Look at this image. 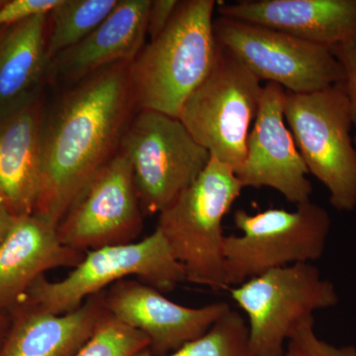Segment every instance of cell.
I'll return each instance as SVG.
<instances>
[{"instance_id": "cell-7", "label": "cell", "mask_w": 356, "mask_h": 356, "mask_svg": "<svg viewBox=\"0 0 356 356\" xmlns=\"http://www.w3.org/2000/svg\"><path fill=\"white\" fill-rule=\"evenodd\" d=\"M262 89L261 81L240 58L217 42L212 69L187 98L178 119L211 156L236 172L245 159Z\"/></svg>"}, {"instance_id": "cell-16", "label": "cell", "mask_w": 356, "mask_h": 356, "mask_svg": "<svg viewBox=\"0 0 356 356\" xmlns=\"http://www.w3.org/2000/svg\"><path fill=\"white\" fill-rule=\"evenodd\" d=\"M43 96L0 115V202L14 218L35 213L42 175Z\"/></svg>"}, {"instance_id": "cell-29", "label": "cell", "mask_w": 356, "mask_h": 356, "mask_svg": "<svg viewBox=\"0 0 356 356\" xmlns=\"http://www.w3.org/2000/svg\"><path fill=\"white\" fill-rule=\"evenodd\" d=\"M6 28H4V29H0V38H1L2 34H3L4 30H6Z\"/></svg>"}, {"instance_id": "cell-6", "label": "cell", "mask_w": 356, "mask_h": 356, "mask_svg": "<svg viewBox=\"0 0 356 356\" xmlns=\"http://www.w3.org/2000/svg\"><path fill=\"white\" fill-rule=\"evenodd\" d=\"M285 121L309 175L339 212L356 208V147L350 102L343 83L310 93L286 91Z\"/></svg>"}, {"instance_id": "cell-18", "label": "cell", "mask_w": 356, "mask_h": 356, "mask_svg": "<svg viewBox=\"0 0 356 356\" xmlns=\"http://www.w3.org/2000/svg\"><path fill=\"white\" fill-rule=\"evenodd\" d=\"M104 291L64 315L21 304L9 313L10 327L0 346V356H74L106 313Z\"/></svg>"}, {"instance_id": "cell-4", "label": "cell", "mask_w": 356, "mask_h": 356, "mask_svg": "<svg viewBox=\"0 0 356 356\" xmlns=\"http://www.w3.org/2000/svg\"><path fill=\"white\" fill-rule=\"evenodd\" d=\"M296 207L255 214L236 211L234 222L242 234L226 236L224 242L228 288L273 269L313 264L323 257L331 232L329 213L312 201Z\"/></svg>"}, {"instance_id": "cell-25", "label": "cell", "mask_w": 356, "mask_h": 356, "mask_svg": "<svg viewBox=\"0 0 356 356\" xmlns=\"http://www.w3.org/2000/svg\"><path fill=\"white\" fill-rule=\"evenodd\" d=\"M343 70V86L348 102H350L353 128H355V145L356 147V42L332 49Z\"/></svg>"}, {"instance_id": "cell-1", "label": "cell", "mask_w": 356, "mask_h": 356, "mask_svg": "<svg viewBox=\"0 0 356 356\" xmlns=\"http://www.w3.org/2000/svg\"><path fill=\"white\" fill-rule=\"evenodd\" d=\"M130 64L110 65L67 86L44 111L35 215L57 226L88 182L118 153L137 113Z\"/></svg>"}, {"instance_id": "cell-12", "label": "cell", "mask_w": 356, "mask_h": 356, "mask_svg": "<svg viewBox=\"0 0 356 356\" xmlns=\"http://www.w3.org/2000/svg\"><path fill=\"white\" fill-rule=\"evenodd\" d=\"M286 90L267 83L254 127L248 134L247 151L236 177L245 187H268L298 206L311 201L313 187L284 117Z\"/></svg>"}, {"instance_id": "cell-20", "label": "cell", "mask_w": 356, "mask_h": 356, "mask_svg": "<svg viewBox=\"0 0 356 356\" xmlns=\"http://www.w3.org/2000/svg\"><path fill=\"white\" fill-rule=\"evenodd\" d=\"M119 0H60L47 15L49 60L83 41L113 11Z\"/></svg>"}, {"instance_id": "cell-11", "label": "cell", "mask_w": 356, "mask_h": 356, "mask_svg": "<svg viewBox=\"0 0 356 356\" xmlns=\"http://www.w3.org/2000/svg\"><path fill=\"white\" fill-rule=\"evenodd\" d=\"M144 213L132 168L120 151L96 173L57 225L60 243L86 254L136 242Z\"/></svg>"}, {"instance_id": "cell-17", "label": "cell", "mask_w": 356, "mask_h": 356, "mask_svg": "<svg viewBox=\"0 0 356 356\" xmlns=\"http://www.w3.org/2000/svg\"><path fill=\"white\" fill-rule=\"evenodd\" d=\"M84 255L63 245L48 220L35 214L15 218L0 243V311L10 313L44 273L74 268Z\"/></svg>"}, {"instance_id": "cell-21", "label": "cell", "mask_w": 356, "mask_h": 356, "mask_svg": "<svg viewBox=\"0 0 356 356\" xmlns=\"http://www.w3.org/2000/svg\"><path fill=\"white\" fill-rule=\"evenodd\" d=\"M248 323L231 309L202 337L163 356H254L250 348ZM134 356H156L147 350Z\"/></svg>"}, {"instance_id": "cell-19", "label": "cell", "mask_w": 356, "mask_h": 356, "mask_svg": "<svg viewBox=\"0 0 356 356\" xmlns=\"http://www.w3.org/2000/svg\"><path fill=\"white\" fill-rule=\"evenodd\" d=\"M47 15L6 28L0 38V115L42 95L50 65Z\"/></svg>"}, {"instance_id": "cell-8", "label": "cell", "mask_w": 356, "mask_h": 356, "mask_svg": "<svg viewBox=\"0 0 356 356\" xmlns=\"http://www.w3.org/2000/svg\"><path fill=\"white\" fill-rule=\"evenodd\" d=\"M229 293L247 315L254 356H282L285 343L300 325L339 301L334 283L313 264L273 269L229 288Z\"/></svg>"}, {"instance_id": "cell-15", "label": "cell", "mask_w": 356, "mask_h": 356, "mask_svg": "<svg viewBox=\"0 0 356 356\" xmlns=\"http://www.w3.org/2000/svg\"><path fill=\"white\" fill-rule=\"evenodd\" d=\"M151 0H119L102 24L49 65L47 81L67 86L105 67L132 63L145 46Z\"/></svg>"}, {"instance_id": "cell-22", "label": "cell", "mask_w": 356, "mask_h": 356, "mask_svg": "<svg viewBox=\"0 0 356 356\" xmlns=\"http://www.w3.org/2000/svg\"><path fill=\"white\" fill-rule=\"evenodd\" d=\"M149 346L146 334L123 324L106 311L92 336L74 356H134Z\"/></svg>"}, {"instance_id": "cell-28", "label": "cell", "mask_w": 356, "mask_h": 356, "mask_svg": "<svg viewBox=\"0 0 356 356\" xmlns=\"http://www.w3.org/2000/svg\"><path fill=\"white\" fill-rule=\"evenodd\" d=\"M11 317L10 314L6 312L0 311V346L6 339L9 327H10Z\"/></svg>"}, {"instance_id": "cell-2", "label": "cell", "mask_w": 356, "mask_h": 356, "mask_svg": "<svg viewBox=\"0 0 356 356\" xmlns=\"http://www.w3.org/2000/svg\"><path fill=\"white\" fill-rule=\"evenodd\" d=\"M215 0H184L163 32L130 64L136 110L179 118L187 98L209 74L216 57Z\"/></svg>"}, {"instance_id": "cell-3", "label": "cell", "mask_w": 356, "mask_h": 356, "mask_svg": "<svg viewBox=\"0 0 356 356\" xmlns=\"http://www.w3.org/2000/svg\"><path fill=\"white\" fill-rule=\"evenodd\" d=\"M243 186L235 170L211 156L197 179L159 214L156 229L184 268L187 282L227 289L222 221Z\"/></svg>"}, {"instance_id": "cell-26", "label": "cell", "mask_w": 356, "mask_h": 356, "mask_svg": "<svg viewBox=\"0 0 356 356\" xmlns=\"http://www.w3.org/2000/svg\"><path fill=\"white\" fill-rule=\"evenodd\" d=\"M177 0H151L147 16V35L151 40L165 30L177 10Z\"/></svg>"}, {"instance_id": "cell-23", "label": "cell", "mask_w": 356, "mask_h": 356, "mask_svg": "<svg viewBox=\"0 0 356 356\" xmlns=\"http://www.w3.org/2000/svg\"><path fill=\"white\" fill-rule=\"evenodd\" d=\"M282 356H356V348L337 346L323 341L316 334L313 320L300 325L293 332Z\"/></svg>"}, {"instance_id": "cell-5", "label": "cell", "mask_w": 356, "mask_h": 356, "mask_svg": "<svg viewBox=\"0 0 356 356\" xmlns=\"http://www.w3.org/2000/svg\"><path fill=\"white\" fill-rule=\"evenodd\" d=\"M130 276L163 294L186 282L184 268L156 228L139 242L86 252L64 280L50 281L42 276L30 288L22 304L54 315H64L79 309L89 297Z\"/></svg>"}, {"instance_id": "cell-10", "label": "cell", "mask_w": 356, "mask_h": 356, "mask_svg": "<svg viewBox=\"0 0 356 356\" xmlns=\"http://www.w3.org/2000/svg\"><path fill=\"white\" fill-rule=\"evenodd\" d=\"M215 38L259 81L288 92L310 93L343 83V70L331 49L264 26L215 18Z\"/></svg>"}, {"instance_id": "cell-27", "label": "cell", "mask_w": 356, "mask_h": 356, "mask_svg": "<svg viewBox=\"0 0 356 356\" xmlns=\"http://www.w3.org/2000/svg\"><path fill=\"white\" fill-rule=\"evenodd\" d=\"M14 220H15V218L9 213L6 206L0 202V243L3 242L4 238H6L9 229L13 226Z\"/></svg>"}, {"instance_id": "cell-24", "label": "cell", "mask_w": 356, "mask_h": 356, "mask_svg": "<svg viewBox=\"0 0 356 356\" xmlns=\"http://www.w3.org/2000/svg\"><path fill=\"white\" fill-rule=\"evenodd\" d=\"M60 0H0V29L48 14Z\"/></svg>"}, {"instance_id": "cell-14", "label": "cell", "mask_w": 356, "mask_h": 356, "mask_svg": "<svg viewBox=\"0 0 356 356\" xmlns=\"http://www.w3.org/2000/svg\"><path fill=\"white\" fill-rule=\"evenodd\" d=\"M217 13L331 50L356 42V0H243L220 2Z\"/></svg>"}, {"instance_id": "cell-13", "label": "cell", "mask_w": 356, "mask_h": 356, "mask_svg": "<svg viewBox=\"0 0 356 356\" xmlns=\"http://www.w3.org/2000/svg\"><path fill=\"white\" fill-rule=\"evenodd\" d=\"M106 310L123 324L146 334L153 355H170L202 337L231 310L227 302L191 308L166 298L138 280H123L104 291Z\"/></svg>"}, {"instance_id": "cell-9", "label": "cell", "mask_w": 356, "mask_h": 356, "mask_svg": "<svg viewBox=\"0 0 356 356\" xmlns=\"http://www.w3.org/2000/svg\"><path fill=\"white\" fill-rule=\"evenodd\" d=\"M119 151L130 163L144 215L159 214L211 159L179 119L149 110L133 117Z\"/></svg>"}]
</instances>
